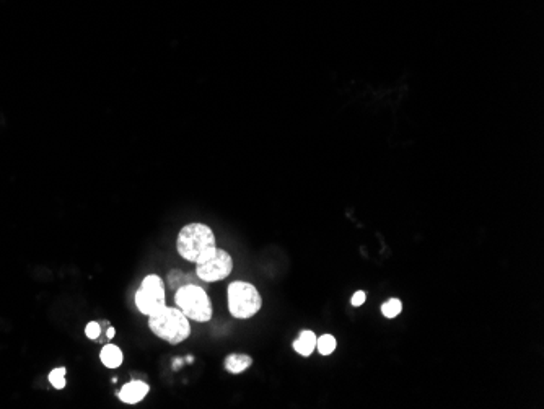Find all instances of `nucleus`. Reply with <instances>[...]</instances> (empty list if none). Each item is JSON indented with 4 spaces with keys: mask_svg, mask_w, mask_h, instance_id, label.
<instances>
[{
    "mask_svg": "<svg viewBox=\"0 0 544 409\" xmlns=\"http://www.w3.org/2000/svg\"><path fill=\"white\" fill-rule=\"evenodd\" d=\"M217 248L214 230L201 222H191L179 230L176 250L178 255L189 263H201Z\"/></svg>",
    "mask_w": 544,
    "mask_h": 409,
    "instance_id": "f257e3e1",
    "label": "nucleus"
},
{
    "mask_svg": "<svg viewBox=\"0 0 544 409\" xmlns=\"http://www.w3.org/2000/svg\"><path fill=\"white\" fill-rule=\"evenodd\" d=\"M149 328L156 338L168 344H181L191 336V320L178 307L165 305L149 316Z\"/></svg>",
    "mask_w": 544,
    "mask_h": 409,
    "instance_id": "f03ea898",
    "label": "nucleus"
},
{
    "mask_svg": "<svg viewBox=\"0 0 544 409\" xmlns=\"http://www.w3.org/2000/svg\"><path fill=\"white\" fill-rule=\"evenodd\" d=\"M174 303L191 321L207 323L212 320V300L206 289L197 284H183L174 293Z\"/></svg>",
    "mask_w": 544,
    "mask_h": 409,
    "instance_id": "7ed1b4c3",
    "label": "nucleus"
},
{
    "mask_svg": "<svg viewBox=\"0 0 544 409\" xmlns=\"http://www.w3.org/2000/svg\"><path fill=\"white\" fill-rule=\"evenodd\" d=\"M228 311L237 320H250L262 309V297L257 289L244 280H235L227 289Z\"/></svg>",
    "mask_w": 544,
    "mask_h": 409,
    "instance_id": "20e7f679",
    "label": "nucleus"
},
{
    "mask_svg": "<svg viewBox=\"0 0 544 409\" xmlns=\"http://www.w3.org/2000/svg\"><path fill=\"white\" fill-rule=\"evenodd\" d=\"M134 303L137 310L145 316L154 315L163 309L167 305V289H165L163 279L156 274L145 275L134 296Z\"/></svg>",
    "mask_w": 544,
    "mask_h": 409,
    "instance_id": "39448f33",
    "label": "nucleus"
},
{
    "mask_svg": "<svg viewBox=\"0 0 544 409\" xmlns=\"http://www.w3.org/2000/svg\"><path fill=\"white\" fill-rule=\"evenodd\" d=\"M233 266L232 255L224 248L217 246L210 256L196 264V278L201 279L202 282H219L232 274Z\"/></svg>",
    "mask_w": 544,
    "mask_h": 409,
    "instance_id": "423d86ee",
    "label": "nucleus"
},
{
    "mask_svg": "<svg viewBox=\"0 0 544 409\" xmlns=\"http://www.w3.org/2000/svg\"><path fill=\"white\" fill-rule=\"evenodd\" d=\"M149 392H150L149 383H145V381L142 380H132L129 381V383L123 385V388L119 390L118 393V398L121 403L134 406V404H139L140 401H144Z\"/></svg>",
    "mask_w": 544,
    "mask_h": 409,
    "instance_id": "0eeeda50",
    "label": "nucleus"
},
{
    "mask_svg": "<svg viewBox=\"0 0 544 409\" xmlns=\"http://www.w3.org/2000/svg\"><path fill=\"white\" fill-rule=\"evenodd\" d=\"M251 365H253L251 356H248V354H242V352L230 354V356L225 357V362H224L225 370L230 372V374H233V375L243 374V372H246Z\"/></svg>",
    "mask_w": 544,
    "mask_h": 409,
    "instance_id": "6e6552de",
    "label": "nucleus"
},
{
    "mask_svg": "<svg viewBox=\"0 0 544 409\" xmlns=\"http://www.w3.org/2000/svg\"><path fill=\"white\" fill-rule=\"evenodd\" d=\"M316 339H318V336L315 333H313L311 329L302 331L300 336L295 339L293 344H292L293 351L297 354H300V356H303V357L311 356L313 351L316 349Z\"/></svg>",
    "mask_w": 544,
    "mask_h": 409,
    "instance_id": "1a4fd4ad",
    "label": "nucleus"
},
{
    "mask_svg": "<svg viewBox=\"0 0 544 409\" xmlns=\"http://www.w3.org/2000/svg\"><path fill=\"white\" fill-rule=\"evenodd\" d=\"M100 361L101 364L108 367V369H118V367H121L123 364L124 354L121 347L116 346V344H106L100 352Z\"/></svg>",
    "mask_w": 544,
    "mask_h": 409,
    "instance_id": "9d476101",
    "label": "nucleus"
},
{
    "mask_svg": "<svg viewBox=\"0 0 544 409\" xmlns=\"http://www.w3.org/2000/svg\"><path fill=\"white\" fill-rule=\"evenodd\" d=\"M336 346H338V341L333 334H323L316 339V349L321 356H331L336 351Z\"/></svg>",
    "mask_w": 544,
    "mask_h": 409,
    "instance_id": "9b49d317",
    "label": "nucleus"
},
{
    "mask_svg": "<svg viewBox=\"0 0 544 409\" xmlns=\"http://www.w3.org/2000/svg\"><path fill=\"white\" fill-rule=\"evenodd\" d=\"M401 311H403V303H401L399 298H390V300H386L381 305V313H383L385 318H396Z\"/></svg>",
    "mask_w": 544,
    "mask_h": 409,
    "instance_id": "f8f14e48",
    "label": "nucleus"
},
{
    "mask_svg": "<svg viewBox=\"0 0 544 409\" xmlns=\"http://www.w3.org/2000/svg\"><path fill=\"white\" fill-rule=\"evenodd\" d=\"M66 375H67V369L66 367H57V369H54L53 372L49 374V381L51 385H53L56 390H62L66 388Z\"/></svg>",
    "mask_w": 544,
    "mask_h": 409,
    "instance_id": "ddd939ff",
    "label": "nucleus"
},
{
    "mask_svg": "<svg viewBox=\"0 0 544 409\" xmlns=\"http://www.w3.org/2000/svg\"><path fill=\"white\" fill-rule=\"evenodd\" d=\"M85 334L87 338L91 339V341L98 339L101 336V325L98 321H90V323L85 326Z\"/></svg>",
    "mask_w": 544,
    "mask_h": 409,
    "instance_id": "4468645a",
    "label": "nucleus"
},
{
    "mask_svg": "<svg viewBox=\"0 0 544 409\" xmlns=\"http://www.w3.org/2000/svg\"><path fill=\"white\" fill-rule=\"evenodd\" d=\"M365 300H367V292L357 291L352 296V298H350V303H352V307H362L363 303H365Z\"/></svg>",
    "mask_w": 544,
    "mask_h": 409,
    "instance_id": "2eb2a0df",
    "label": "nucleus"
},
{
    "mask_svg": "<svg viewBox=\"0 0 544 409\" xmlns=\"http://www.w3.org/2000/svg\"><path fill=\"white\" fill-rule=\"evenodd\" d=\"M114 334H116V329H114L113 326H109L108 331H106V338H108V339H113V338H114Z\"/></svg>",
    "mask_w": 544,
    "mask_h": 409,
    "instance_id": "dca6fc26",
    "label": "nucleus"
}]
</instances>
